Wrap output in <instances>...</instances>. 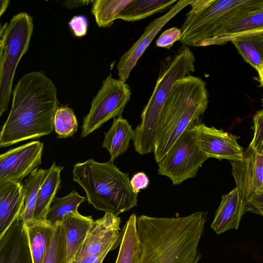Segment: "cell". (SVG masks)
<instances>
[{
  "mask_svg": "<svg viewBox=\"0 0 263 263\" xmlns=\"http://www.w3.org/2000/svg\"><path fill=\"white\" fill-rule=\"evenodd\" d=\"M253 123L254 135L248 148L260 152L263 148V109L254 116Z\"/></svg>",
  "mask_w": 263,
  "mask_h": 263,
  "instance_id": "cell-31",
  "label": "cell"
},
{
  "mask_svg": "<svg viewBox=\"0 0 263 263\" xmlns=\"http://www.w3.org/2000/svg\"><path fill=\"white\" fill-rule=\"evenodd\" d=\"M246 212H251L263 216V193L255 194L247 201Z\"/></svg>",
  "mask_w": 263,
  "mask_h": 263,
  "instance_id": "cell-34",
  "label": "cell"
},
{
  "mask_svg": "<svg viewBox=\"0 0 263 263\" xmlns=\"http://www.w3.org/2000/svg\"><path fill=\"white\" fill-rule=\"evenodd\" d=\"M55 224L34 219L24 224L33 263L43 262L54 234Z\"/></svg>",
  "mask_w": 263,
  "mask_h": 263,
  "instance_id": "cell-20",
  "label": "cell"
},
{
  "mask_svg": "<svg viewBox=\"0 0 263 263\" xmlns=\"http://www.w3.org/2000/svg\"><path fill=\"white\" fill-rule=\"evenodd\" d=\"M261 86L263 87V65L257 70Z\"/></svg>",
  "mask_w": 263,
  "mask_h": 263,
  "instance_id": "cell-38",
  "label": "cell"
},
{
  "mask_svg": "<svg viewBox=\"0 0 263 263\" xmlns=\"http://www.w3.org/2000/svg\"><path fill=\"white\" fill-rule=\"evenodd\" d=\"M22 216L0 237V263H33Z\"/></svg>",
  "mask_w": 263,
  "mask_h": 263,
  "instance_id": "cell-15",
  "label": "cell"
},
{
  "mask_svg": "<svg viewBox=\"0 0 263 263\" xmlns=\"http://www.w3.org/2000/svg\"><path fill=\"white\" fill-rule=\"evenodd\" d=\"M69 26L76 36L82 37L87 33L88 21L84 15H76L69 21Z\"/></svg>",
  "mask_w": 263,
  "mask_h": 263,
  "instance_id": "cell-33",
  "label": "cell"
},
{
  "mask_svg": "<svg viewBox=\"0 0 263 263\" xmlns=\"http://www.w3.org/2000/svg\"><path fill=\"white\" fill-rule=\"evenodd\" d=\"M43 143L34 141L0 156V183L21 182L42 163Z\"/></svg>",
  "mask_w": 263,
  "mask_h": 263,
  "instance_id": "cell-10",
  "label": "cell"
},
{
  "mask_svg": "<svg viewBox=\"0 0 263 263\" xmlns=\"http://www.w3.org/2000/svg\"><path fill=\"white\" fill-rule=\"evenodd\" d=\"M149 179L143 172L135 174L131 179L130 183L133 191L137 194L141 190L146 189L149 184Z\"/></svg>",
  "mask_w": 263,
  "mask_h": 263,
  "instance_id": "cell-35",
  "label": "cell"
},
{
  "mask_svg": "<svg viewBox=\"0 0 263 263\" xmlns=\"http://www.w3.org/2000/svg\"><path fill=\"white\" fill-rule=\"evenodd\" d=\"M195 58L189 47L182 45L161 62L153 91L134 129L135 151L140 155L153 153L156 133L165 102L176 82L195 71Z\"/></svg>",
  "mask_w": 263,
  "mask_h": 263,
  "instance_id": "cell-5",
  "label": "cell"
},
{
  "mask_svg": "<svg viewBox=\"0 0 263 263\" xmlns=\"http://www.w3.org/2000/svg\"><path fill=\"white\" fill-rule=\"evenodd\" d=\"M132 0H95L91 12L100 27H109Z\"/></svg>",
  "mask_w": 263,
  "mask_h": 263,
  "instance_id": "cell-26",
  "label": "cell"
},
{
  "mask_svg": "<svg viewBox=\"0 0 263 263\" xmlns=\"http://www.w3.org/2000/svg\"><path fill=\"white\" fill-rule=\"evenodd\" d=\"M25 195L21 182L0 183V237L18 218L24 216Z\"/></svg>",
  "mask_w": 263,
  "mask_h": 263,
  "instance_id": "cell-16",
  "label": "cell"
},
{
  "mask_svg": "<svg viewBox=\"0 0 263 263\" xmlns=\"http://www.w3.org/2000/svg\"><path fill=\"white\" fill-rule=\"evenodd\" d=\"M137 216L132 214L121 230V239L115 263H138L140 245L137 234Z\"/></svg>",
  "mask_w": 263,
  "mask_h": 263,
  "instance_id": "cell-23",
  "label": "cell"
},
{
  "mask_svg": "<svg viewBox=\"0 0 263 263\" xmlns=\"http://www.w3.org/2000/svg\"><path fill=\"white\" fill-rule=\"evenodd\" d=\"M262 103H263V99H262Z\"/></svg>",
  "mask_w": 263,
  "mask_h": 263,
  "instance_id": "cell-40",
  "label": "cell"
},
{
  "mask_svg": "<svg viewBox=\"0 0 263 263\" xmlns=\"http://www.w3.org/2000/svg\"><path fill=\"white\" fill-rule=\"evenodd\" d=\"M207 212L172 218L141 215L136 227L140 245L138 263H198L199 241Z\"/></svg>",
  "mask_w": 263,
  "mask_h": 263,
  "instance_id": "cell-1",
  "label": "cell"
},
{
  "mask_svg": "<svg viewBox=\"0 0 263 263\" xmlns=\"http://www.w3.org/2000/svg\"><path fill=\"white\" fill-rule=\"evenodd\" d=\"M208 103L206 83L201 78L189 74L176 82L165 102L158 125L153 152L157 163L204 114Z\"/></svg>",
  "mask_w": 263,
  "mask_h": 263,
  "instance_id": "cell-3",
  "label": "cell"
},
{
  "mask_svg": "<svg viewBox=\"0 0 263 263\" xmlns=\"http://www.w3.org/2000/svg\"><path fill=\"white\" fill-rule=\"evenodd\" d=\"M262 32L263 6L228 25L210 41L209 46L222 45L234 39Z\"/></svg>",
  "mask_w": 263,
  "mask_h": 263,
  "instance_id": "cell-19",
  "label": "cell"
},
{
  "mask_svg": "<svg viewBox=\"0 0 263 263\" xmlns=\"http://www.w3.org/2000/svg\"><path fill=\"white\" fill-rule=\"evenodd\" d=\"M32 18L20 12L1 28L0 116L8 108L15 72L21 59L27 51L33 32Z\"/></svg>",
  "mask_w": 263,
  "mask_h": 263,
  "instance_id": "cell-7",
  "label": "cell"
},
{
  "mask_svg": "<svg viewBox=\"0 0 263 263\" xmlns=\"http://www.w3.org/2000/svg\"><path fill=\"white\" fill-rule=\"evenodd\" d=\"M236 187L245 202L257 193H263V153L248 148L240 161H231Z\"/></svg>",
  "mask_w": 263,
  "mask_h": 263,
  "instance_id": "cell-14",
  "label": "cell"
},
{
  "mask_svg": "<svg viewBox=\"0 0 263 263\" xmlns=\"http://www.w3.org/2000/svg\"><path fill=\"white\" fill-rule=\"evenodd\" d=\"M190 5L179 41L188 47H206L228 25L263 6V0H193Z\"/></svg>",
  "mask_w": 263,
  "mask_h": 263,
  "instance_id": "cell-6",
  "label": "cell"
},
{
  "mask_svg": "<svg viewBox=\"0 0 263 263\" xmlns=\"http://www.w3.org/2000/svg\"><path fill=\"white\" fill-rule=\"evenodd\" d=\"M43 263H66L65 235L61 221L55 224L54 234Z\"/></svg>",
  "mask_w": 263,
  "mask_h": 263,
  "instance_id": "cell-30",
  "label": "cell"
},
{
  "mask_svg": "<svg viewBox=\"0 0 263 263\" xmlns=\"http://www.w3.org/2000/svg\"><path fill=\"white\" fill-rule=\"evenodd\" d=\"M134 136V129L126 119L122 116L114 119L110 128L104 133L102 143V147L106 149L110 155V161H114L127 151Z\"/></svg>",
  "mask_w": 263,
  "mask_h": 263,
  "instance_id": "cell-21",
  "label": "cell"
},
{
  "mask_svg": "<svg viewBox=\"0 0 263 263\" xmlns=\"http://www.w3.org/2000/svg\"><path fill=\"white\" fill-rule=\"evenodd\" d=\"M58 103L57 88L44 72L24 75L12 92L11 109L0 133V146L51 134Z\"/></svg>",
  "mask_w": 263,
  "mask_h": 263,
  "instance_id": "cell-2",
  "label": "cell"
},
{
  "mask_svg": "<svg viewBox=\"0 0 263 263\" xmlns=\"http://www.w3.org/2000/svg\"><path fill=\"white\" fill-rule=\"evenodd\" d=\"M180 36V29L173 27L164 31L157 39L156 44L158 47L168 49L179 41Z\"/></svg>",
  "mask_w": 263,
  "mask_h": 263,
  "instance_id": "cell-32",
  "label": "cell"
},
{
  "mask_svg": "<svg viewBox=\"0 0 263 263\" xmlns=\"http://www.w3.org/2000/svg\"><path fill=\"white\" fill-rule=\"evenodd\" d=\"M243 60L256 70L263 65V32L232 40Z\"/></svg>",
  "mask_w": 263,
  "mask_h": 263,
  "instance_id": "cell-25",
  "label": "cell"
},
{
  "mask_svg": "<svg viewBox=\"0 0 263 263\" xmlns=\"http://www.w3.org/2000/svg\"><path fill=\"white\" fill-rule=\"evenodd\" d=\"M262 152L263 153V148H262Z\"/></svg>",
  "mask_w": 263,
  "mask_h": 263,
  "instance_id": "cell-39",
  "label": "cell"
},
{
  "mask_svg": "<svg viewBox=\"0 0 263 263\" xmlns=\"http://www.w3.org/2000/svg\"><path fill=\"white\" fill-rule=\"evenodd\" d=\"M63 166L54 162L48 169L46 177L39 190L34 211L33 219L45 220L51 202L61 186L60 173Z\"/></svg>",
  "mask_w": 263,
  "mask_h": 263,
  "instance_id": "cell-22",
  "label": "cell"
},
{
  "mask_svg": "<svg viewBox=\"0 0 263 263\" xmlns=\"http://www.w3.org/2000/svg\"><path fill=\"white\" fill-rule=\"evenodd\" d=\"M86 200V197L80 196L74 190L63 197H55L46 214V220L53 224L61 221L65 215L77 211L80 204Z\"/></svg>",
  "mask_w": 263,
  "mask_h": 263,
  "instance_id": "cell-28",
  "label": "cell"
},
{
  "mask_svg": "<svg viewBox=\"0 0 263 263\" xmlns=\"http://www.w3.org/2000/svg\"><path fill=\"white\" fill-rule=\"evenodd\" d=\"M246 212V204L236 187L222 196L211 227L217 234L231 229L236 230Z\"/></svg>",
  "mask_w": 263,
  "mask_h": 263,
  "instance_id": "cell-17",
  "label": "cell"
},
{
  "mask_svg": "<svg viewBox=\"0 0 263 263\" xmlns=\"http://www.w3.org/2000/svg\"><path fill=\"white\" fill-rule=\"evenodd\" d=\"M131 95L130 86L125 82L109 75L103 80L84 118L81 137H86L110 119L122 116Z\"/></svg>",
  "mask_w": 263,
  "mask_h": 263,
  "instance_id": "cell-9",
  "label": "cell"
},
{
  "mask_svg": "<svg viewBox=\"0 0 263 263\" xmlns=\"http://www.w3.org/2000/svg\"><path fill=\"white\" fill-rule=\"evenodd\" d=\"M9 2L10 1L8 0L1 1L0 16H2L4 12H5L8 7Z\"/></svg>",
  "mask_w": 263,
  "mask_h": 263,
  "instance_id": "cell-37",
  "label": "cell"
},
{
  "mask_svg": "<svg viewBox=\"0 0 263 263\" xmlns=\"http://www.w3.org/2000/svg\"><path fill=\"white\" fill-rule=\"evenodd\" d=\"M95 220L78 211L65 215L61 221L66 239V263H72L83 244Z\"/></svg>",
  "mask_w": 263,
  "mask_h": 263,
  "instance_id": "cell-18",
  "label": "cell"
},
{
  "mask_svg": "<svg viewBox=\"0 0 263 263\" xmlns=\"http://www.w3.org/2000/svg\"><path fill=\"white\" fill-rule=\"evenodd\" d=\"M73 181L82 187L89 204L98 210L118 216L137 205L128 174L109 160L101 163L90 159L74 164Z\"/></svg>",
  "mask_w": 263,
  "mask_h": 263,
  "instance_id": "cell-4",
  "label": "cell"
},
{
  "mask_svg": "<svg viewBox=\"0 0 263 263\" xmlns=\"http://www.w3.org/2000/svg\"><path fill=\"white\" fill-rule=\"evenodd\" d=\"M209 159L200 150L195 125L186 129L158 163L159 175L168 177L173 185L195 178Z\"/></svg>",
  "mask_w": 263,
  "mask_h": 263,
  "instance_id": "cell-8",
  "label": "cell"
},
{
  "mask_svg": "<svg viewBox=\"0 0 263 263\" xmlns=\"http://www.w3.org/2000/svg\"><path fill=\"white\" fill-rule=\"evenodd\" d=\"M195 125L198 145L207 157L231 161H240L244 154L238 137L204 123Z\"/></svg>",
  "mask_w": 263,
  "mask_h": 263,
  "instance_id": "cell-13",
  "label": "cell"
},
{
  "mask_svg": "<svg viewBox=\"0 0 263 263\" xmlns=\"http://www.w3.org/2000/svg\"><path fill=\"white\" fill-rule=\"evenodd\" d=\"M93 1H83V0H70L64 2L63 3V6L72 9L75 7H78L82 6H85L92 3Z\"/></svg>",
  "mask_w": 263,
  "mask_h": 263,
  "instance_id": "cell-36",
  "label": "cell"
},
{
  "mask_svg": "<svg viewBox=\"0 0 263 263\" xmlns=\"http://www.w3.org/2000/svg\"><path fill=\"white\" fill-rule=\"evenodd\" d=\"M48 170L36 168L26 179L24 185L25 195V210L23 224L33 219L34 211L37 193L45 180Z\"/></svg>",
  "mask_w": 263,
  "mask_h": 263,
  "instance_id": "cell-27",
  "label": "cell"
},
{
  "mask_svg": "<svg viewBox=\"0 0 263 263\" xmlns=\"http://www.w3.org/2000/svg\"><path fill=\"white\" fill-rule=\"evenodd\" d=\"M176 0H132L120 12L117 19L135 22L163 11L175 4Z\"/></svg>",
  "mask_w": 263,
  "mask_h": 263,
  "instance_id": "cell-24",
  "label": "cell"
},
{
  "mask_svg": "<svg viewBox=\"0 0 263 263\" xmlns=\"http://www.w3.org/2000/svg\"><path fill=\"white\" fill-rule=\"evenodd\" d=\"M54 127L59 138L71 137L77 132L78 121L73 110L67 106L58 107L54 117Z\"/></svg>",
  "mask_w": 263,
  "mask_h": 263,
  "instance_id": "cell-29",
  "label": "cell"
},
{
  "mask_svg": "<svg viewBox=\"0 0 263 263\" xmlns=\"http://www.w3.org/2000/svg\"><path fill=\"white\" fill-rule=\"evenodd\" d=\"M120 223L121 218L109 212L95 220L72 263L115 249L121 242Z\"/></svg>",
  "mask_w": 263,
  "mask_h": 263,
  "instance_id": "cell-11",
  "label": "cell"
},
{
  "mask_svg": "<svg viewBox=\"0 0 263 263\" xmlns=\"http://www.w3.org/2000/svg\"><path fill=\"white\" fill-rule=\"evenodd\" d=\"M192 2L178 1L166 13L149 23L139 39L120 58L117 65L120 80L126 82L139 59L162 27Z\"/></svg>",
  "mask_w": 263,
  "mask_h": 263,
  "instance_id": "cell-12",
  "label": "cell"
}]
</instances>
